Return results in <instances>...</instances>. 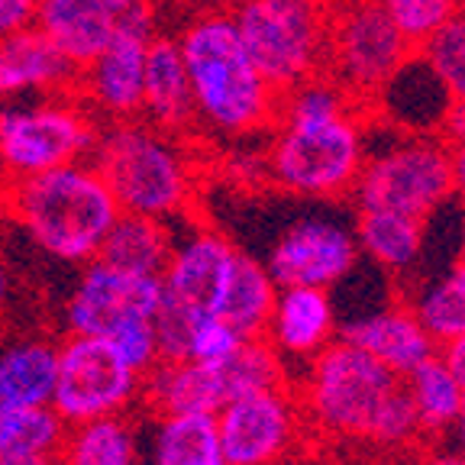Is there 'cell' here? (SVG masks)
I'll return each instance as SVG.
<instances>
[{
  "label": "cell",
  "instance_id": "obj_7",
  "mask_svg": "<svg viewBox=\"0 0 465 465\" xmlns=\"http://www.w3.org/2000/svg\"><path fill=\"white\" fill-rule=\"evenodd\" d=\"M230 14L249 58L278 94L327 72V0H246Z\"/></svg>",
  "mask_w": 465,
  "mask_h": 465
},
{
  "label": "cell",
  "instance_id": "obj_3",
  "mask_svg": "<svg viewBox=\"0 0 465 465\" xmlns=\"http://www.w3.org/2000/svg\"><path fill=\"white\" fill-rule=\"evenodd\" d=\"M301 404L320 430L333 436L371 440L378 446L420 440L404 375L340 336L307 362Z\"/></svg>",
  "mask_w": 465,
  "mask_h": 465
},
{
  "label": "cell",
  "instance_id": "obj_30",
  "mask_svg": "<svg viewBox=\"0 0 465 465\" xmlns=\"http://www.w3.org/2000/svg\"><path fill=\"white\" fill-rule=\"evenodd\" d=\"M411 307L427 327V333L436 340V346L465 333V259H459L450 272L423 284Z\"/></svg>",
  "mask_w": 465,
  "mask_h": 465
},
{
  "label": "cell",
  "instance_id": "obj_44",
  "mask_svg": "<svg viewBox=\"0 0 465 465\" xmlns=\"http://www.w3.org/2000/svg\"><path fill=\"white\" fill-rule=\"evenodd\" d=\"M330 7H336V4H349V0H327Z\"/></svg>",
  "mask_w": 465,
  "mask_h": 465
},
{
  "label": "cell",
  "instance_id": "obj_36",
  "mask_svg": "<svg viewBox=\"0 0 465 465\" xmlns=\"http://www.w3.org/2000/svg\"><path fill=\"white\" fill-rule=\"evenodd\" d=\"M39 0H0V36L36 23Z\"/></svg>",
  "mask_w": 465,
  "mask_h": 465
},
{
  "label": "cell",
  "instance_id": "obj_4",
  "mask_svg": "<svg viewBox=\"0 0 465 465\" xmlns=\"http://www.w3.org/2000/svg\"><path fill=\"white\" fill-rule=\"evenodd\" d=\"M0 211L52 259H97L120 203L91 162H68L49 172L0 182Z\"/></svg>",
  "mask_w": 465,
  "mask_h": 465
},
{
  "label": "cell",
  "instance_id": "obj_13",
  "mask_svg": "<svg viewBox=\"0 0 465 465\" xmlns=\"http://www.w3.org/2000/svg\"><path fill=\"white\" fill-rule=\"evenodd\" d=\"M213 427L226 465H275L294 443L298 404L288 388L240 394L223 401Z\"/></svg>",
  "mask_w": 465,
  "mask_h": 465
},
{
  "label": "cell",
  "instance_id": "obj_11",
  "mask_svg": "<svg viewBox=\"0 0 465 465\" xmlns=\"http://www.w3.org/2000/svg\"><path fill=\"white\" fill-rule=\"evenodd\" d=\"M33 26L81 72L114 39H153L155 0H39Z\"/></svg>",
  "mask_w": 465,
  "mask_h": 465
},
{
  "label": "cell",
  "instance_id": "obj_17",
  "mask_svg": "<svg viewBox=\"0 0 465 465\" xmlns=\"http://www.w3.org/2000/svg\"><path fill=\"white\" fill-rule=\"evenodd\" d=\"M74 84L78 68L36 26L0 36V104L68 94Z\"/></svg>",
  "mask_w": 465,
  "mask_h": 465
},
{
  "label": "cell",
  "instance_id": "obj_33",
  "mask_svg": "<svg viewBox=\"0 0 465 465\" xmlns=\"http://www.w3.org/2000/svg\"><path fill=\"white\" fill-rule=\"evenodd\" d=\"M378 4L414 49H420L436 29L462 10L459 0H378Z\"/></svg>",
  "mask_w": 465,
  "mask_h": 465
},
{
  "label": "cell",
  "instance_id": "obj_5",
  "mask_svg": "<svg viewBox=\"0 0 465 465\" xmlns=\"http://www.w3.org/2000/svg\"><path fill=\"white\" fill-rule=\"evenodd\" d=\"M91 165L101 172L124 213L174 220L194 201V162L178 133L143 116L101 126Z\"/></svg>",
  "mask_w": 465,
  "mask_h": 465
},
{
  "label": "cell",
  "instance_id": "obj_31",
  "mask_svg": "<svg viewBox=\"0 0 465 465\" xmlns=\"http://www.w3.org/2000/svg\"><path fill=\"white\" fill-rule=\"evenodd\" d=\"M65 440V423L49 404L43 407H0V456H58Z\"/></svg>",
  "mask_w": 465,
  "mask_h": 465
},
{
  "label": "cell",
  "instance_id": "obj_20",
  "mask_svg": "<svg viewBox=\"0 0 465 465\" xmlns=\"http://www.w3.org/2000/svg\"><path fill=\"white\" fill-rule=\"evenodd\" d=\"M139 398L159 417H213L223 407L226 388L220 378V365L194 362V359H159L143 375Z\"/></svg>",
  "mask_w": 465,
  "mask_h": 465
},
{
  "label": "cell",
  "instance_id": "obj_1",
  "mask_svg": "<svg viewBox=\"0 0 465 465\" xmlns=\"http://www.w3.org/2000/svg\"><path fill=\"white\" fill-rule=\"evenodd\" d=\"M365 107L327 72L301 81L278 97L272 143L262 168L275 188L298 197H349L365 165Z\"/></svg>",
  "mask_w": 465,
  "mask_h": 465
},
{
  "label": "cell",
  "instance_id": "obj_29",
  "mask_svg": "<svg viewBox=\"0 0 465 465\" xmlns=\"http://www.w3.org/2000/svg\"><path fill=\"white\" fill-rule=\"evenodd\" d=\"M226 401L252 391H272V388H288V371L284 359L265 336H249L230 356L220 362Z\"/></svg>",
  "mask_w": 465,
  "mask_h": 465
},
{
  "label": "cell",
  "instance_id": "obj_43",
  "mask_svg": "<svg viewBox=\"0 0 465 465\" xmlns=\"http://www.w3.org/2000/svg\"><path fill=\"white\" fill-rule=\"evenodd\" d=\"M7 291H10V272H7V262L0 259V304L7 301Z\"/></svg>",
  "mask_w": 465,
  "mask_h": 465
},
{
  "label": "cell",
  "instance_id": "obj_38",
  "mask_svg": "<svg viewBox=\"0 0 465 465\" xmlns=\"http://www.w3.org/2000/svg\"><path fill=\"white\" fill-rule=\"evenodd\" d=\"M440 356H443L446 362H450V369L465 381V333H459L456 340L443 342V346H440Z\"/></svg>",
  "mask_w": 465,
  "mask_h": 465
},
{
  "label": "cell",
  "instance_id": "obj_28",
  "mask_svg": "<svg viewBox=\"0 0 465 465\" xmlns=\"http://www.w3.org/2000/svg\"><path fill=\"white\" fill-rule=\"evenodd\" d=\"M149 465H226L213 417H159L149 446Z\"/></svg>",
  "mask_w": 465,
  "mask_h": 465
},
{
  "label": "cell",
  "instance_id": "obj_21",
  "mask_svg": "<svg viewBox=\"0 0 465 465\" xmlns=\"http://www.w3.org/2000/svg\"><path fill=\"white\" fill-rule=\"evenodd\" d=\"M143 120L178 136L194 126V104H191L182 49H178V39L165 33H155L145 45Z\"/></svg>",
  "mask_w": 465,
  "mask_h": 465
},
{
  "label": "cell",
  "instance_id": "obj_19",
  "mask_svg": "<svg viewBox=\"0 0 465 465\" xmlns=\"http://www.w3.org/2000/svg\"><path fill=\"white\" fill-rule=\"evenodd\" d=\"M340 340L365 349L369 356L385 362L398 375H407L440 349L433 336L427 333V327L417 320L411 304H388L381 311L349 320V323H342Z\"/></svg>",
  "mask_w": 465,
  "mask_h": 465
},
{
  "label": "cell",
  "instance_id": "obj_14",
  "mask_svg": "<svg viewBox=\"0 0 465 465\" xmlns=\"http://www.w3.org/2000/svg\"><path fill=\"white\" fill-rule=\"evenodd\" d=\"M162 304V278L114 269L107 262H84L68 298V330L84 336H110L130 320L153 317Z\"/></svg>",
  "mask_w": 465,
  "mask_h": 465
},
{
  "label": "cell",
  "instance_id": "obj_32",
  "mask_svg": "<svg viewBox=\"0 0 465 465\" xmlns=\"http://www.w3.org/2000/svg\"><path fill=\"white\" fill-rule=\"evenodd\" d=\"M417 55L446 87L452 101H465V7L436 29L417 49Z\"/></svg>",
  "mask_w": 465,
  "mask_h": 465
},
{
  "label": "cell",
  "instance_id": "obj_15",
  "mask_svg": "<svg viewBox=\"0 0 465 465\" xmlns=\"http://www.w3.org/2000/svg\"><path fill=\"white\" fill-rule=\"evenodd\" d=\"M240 249L223 232L197 226L184 240H174L162 269V301L188 317H211L220 311Z\"/></svg>",
  "mask_w": 465,
  "mask_h": 465
},
{
  "label": "cell",
  "instance_id": "obj_18",
  "mask_svg": "<svg viewBox=\"0 0 465 465\" xmlns=\"http://www.w3.org/2000/svg\"><path fill=\"white\" fill-rule=\"evenodd\" d=\"M336 336H340V320H336L333 294L327 288H307V284L278 288L265 340L282 352V359L311 362Z\"/></svg>",
  "mask_w": 465,
  "mask_h": 465
},
{
  "label": "cell",
  "instance_id": "obj_41",
  "mask_svg": "<svg viewBox=\"0 0 465 465\" xmlns=\"http://www.w3.org/2000/svg\"><path fill=\"white\" fill-rule=\"evenodd\" d=\"M188 4H194L197 10H236L246 0H188Z\"/></svg>",
  "mask_w": 465,
  "mask_h": 465
},
{
  "label": "cell",
  "instance_id": "obj_35",
  "mask_svg": "<svg viewBox=\"0 0 465 465\" xmlns=\"http://www.w3.org/2000/svg\"><path fill=\"white\" fill-rule=\"evenodd\" d=\"M240 342H242V336L236 333L223 317H217V313H211V317H197L194 327H191L188 356L184 359L220 365L226 356H230L232 349L240 346Z\"/></svg>",
  "mask_w": 465,
  "mask_h": 465
},
{
  "label": "cell",
  "instance_id": "obj_12",
  "mask_svg": "<svg viewBox=\"0 0 465 465\" xmlns=\"http://www.w3.org/2000/svg\"><path fill=\"white\" fill-rule=\"evenodd\" d=\"M356 230L340 217H301L284 226L265 255V269L278 288H336L359 265Z\"/></svg>",
  "mask_w": 465,
  "mask_h": 465
},
{
  "label": "cell",
  "instance_id": "obj_39",
  "mask_svg": "<svg viewBox=\"0 0 465 465\" xmlns=\"http://www.w3.org/2000/svg\"><path fill=\"white\" fill-rule=\"evenodd\" d=\"M414 465H465V456L459 450H430Z\"/></svg>",
  "mask_w": 465,
  "mask_h": 465
},
{
  "label": "cell",
  "instance_id": "obj_25",
  "mask_svg": "<svg viewBox=\"0 0 465 465\" xmlns=\"http://www.w3.org/2000/svg\"><path fill=\"white\" fill-rule=\"evenodd\" d=\"M278 284L272 282L265 262L252 259L249 252H236L230 284L223 291L217 317H223L242 340L249 336H265L272 307H275Z\"/></svg>",
  "mask_w": 465,
  "mask_h": 465
},
{
  "label": "cell",
  "instance_id": "obj_6",
  "mask_svg": "<svg viewBox=\"0 0 465 465\" xmlns=\"http://www.w3.org/2000/svg\"><path fill=\"white\" fill-rule=\"evenodd\" d=\"M356 211H391L430 220L456 197L450 153L436 133H391L385 143L365 145V165L349 191Z\"/></svg>",
  "mask_w": 465,
  "mask_h": 465
},
{
  "label": "cell",
  "instance_id": "obj_16",
  "mask_svg": "<svg viewBox=\"0 0 465 465\" xmlns=\"http://www.w3.org/2000/svg\"><path fill=\"white\" fill-rule=\"evenodd\" d=\"M145 45L149 39H114L78 72L74 94L107 124L143 116Z\"/></svg>",
  "mask_w": 465,
  "mask_h": 465
},
{
  "label": "cell",
  "instance_id": "obj_9",
  "mask_svg": "<svg viewBox=\"0 0 465 465\" xmlns=\"http://www.w3.org/2000/svg\"><path fill=\"white\" fill-rule=\"evenodd\" d=\"M414 52L378 0H349L330 14L327 74L359 107L369 110Z\"/></svg>",
  "mask_w": 465,
  "mask_h": 465
},
{
  "label": "cell",
  "instance_id": "obj_42",
  "mask_svg": "<svg viewBox=\"0 0 465 465\" xmlns=\"http://www.w3.org/2000/svg\"><path fill=\"white\" fill-rule=\"evenodd\" d=\"M452 436H456V450L465 456V385H462V407H459L456 427H452Z\"/></svg>",
  "mask_w": 465,
  "mask_h": 465
},
{
  "label": "cell",
  "instance_id": "obj_46",
  "mask_svg": "<svg viewBox=\"0 0 465 465\" xmlns=\"http://www.w3.org/2000/svg\"><path fill=\"white\" fill-rule=\"evenodd\" d=\"M133 465H149V462H139V459H136V462H133Z\"/></svg>",
  "mask_w": 465,
  "mask_h": 465
},
{
  "label": "cell",
  "instance_id": "obj_37",
  "mask_svg": "<svg viewBox=\"0 0 465 465\" xmlns=\"http://www.w3.org/2000/svg\"><path fill=\"white\" fill-rule=\"evenodd\" d=\"M446 153H450V172H452V188L459 197H465V133L462 136L443 139Z\"/></svg>",
  "mask_w": 465,
  "mask_h": 465
},
{
  "label": "cell",
  "instance_id": "obj_45",
  "mask_svg": "<svg viewBox=\"0 0 465 465\" xmlns=\"http://www.w3.org/2000/svg\"><path fill=\"white\" fill-rule=\"evenodd\" d=\"M462 259H465V236H462Z\"/></svg>",
  "mask_w": 465,
  "mask_h": 465
},
{
  "label": "cell",
  "instance_id": "obj_22",
  "mask_svg": "<svg viewBox=\"0 0 465 465\" xmlns=\"http://www.w3.org/2000/svg\"><path fill=\"white\" fill-rule=\"evenodd\" d=\"M172 220L120 211V217L114 220L101 249H97V259L114 265V269L136 272V275H162L168 255H172Z\"/></svg>",
  "mask_w": 465,
  "mask_h": 465
},
{
  "label": "cell",
  "instance_id": "obj_8",
  "mask_svg": "<svg viewBox=\"0 0 465 465\" xmlns=\"http://www.w3.org/2000/svg\"><path fill=\"white\" fill-rule=\"evenodd\" d=\"M97 116L74 91L0 104V182L91 159Z\"/></svg>",
  "mask_w": 465,
  "mask_h": 465
},
{
  "label": "cell",
  "instance_id": "obj_47",
  "mask_svg": "<svg viewBox=\"0 0 465 465\" xmlns=\"http://www.w3.org/2000/svg\"><path fill=\"white\" fill-rule=\"evenodd\" d=\"M459 4H462V7H465V0H459Z\"/></svg>",
  "mask_w": 465,
  "mask_h": 465
},
{
  "label": "cell",
  "instance_id": "obj_24",
  "mask_svg": "<svg viewBox=\"0 0 465 465\" xmlns=\"http://www.w3.org/2000/svg\"><path fill=\"white\" fill-rule=\"evenodd\" d=\"M462 385L465 381L450 369V362L440 356V349H436L430 359H423L417 369L407 371L404 388H407L411 404H414L420 436L440 440V436L452 433L459 407H462Z\"/></svg>",
  "mask_w": 465,
  "mask_h": 465
},
{
  "label": "cell",
  "instance_id": "obj_27",
  "mask_svg": "<svg viewBox=\"0 0 465 465\" xmlns=\"http://www.w3.org/2000/svg\"><path fill=\"white\" fill-rule=\"evenodd\" d=\"M55 388V346L16 342L0 352V407H43Z\"/></svg>",
  "mask_w": 465,
  "mask_h": 465
},
{
  "label": "cell",
  "instance_id": "obj_26",
  "mask_svg": "<svg viewBox=\"0 0 465 465\" xmlns=\"http://www.w3.org/2000/svg\"><path fill=\"white\" fill-rule=\"evenodd\" d=\"M139 459V436L124 414L97 417L65 427L55 465H133Z\"/></svg>",
  "mask_w": 465,
  "mask_h": 465
},
{
  "label": "cell",
  "instance_id": "obj_23",
  "mask_svg": "<svg viewBox=\"0 0 465 465\" xmlns=\"http://www.w3.org/2000/svg\"><path fill=\"white\" fill-rule=\"evenodd\" d=\"M356 242L359 252L369 255L381 272H411L420 262L427 242V220L404 217L391 211H356Z\"/></svg>",
  "mask_w": 465,
  "mask_h": 465
},
{
  "label": "cell",
  "instance_id": "obj_34",
  "mask_svg": "<svg viewBox=\"0 0 465 465\" xmlns=\"http://www.w3.org/2000/svg\"><path fill=\"white\" fill-rule=\"evenodd\" d=\"M104 340L114 346V352L136 371L139 378L159 362V336H155V320L153 317H139L130 320L124 327H116L110 336Z\"/></svg>",
  "mask_w": 465,
  "mask_h": 465
},
{
  "label": "cell",
  "instance_id": "obj_2",
  "mask_svg": "<svg viewBox=\"0 0 465 465\" xmlns=\"http://www.w3.org/2000/svg\"><path fill=\"white\" fill-rule=\"evenodd\" d=\"M174 39L188 72L194 126L223 139L275 126L282 94L249 58L230 10H197Z\"/></svg>",
  "mask_w": 465,
  "mask_h": 465
},
{
  "label": "cell",
  "instance_id": "obj_10",
  "mask_svg": "<svg viewBox=\"0 0 465 465\" xmlns=\"http://www.w3.org/2000/svg\"><path fill=\"white\" fill-rule=\"evenodd\" d=\"M143 378L116 356L104 336L72 333L55 349V388L49 407L65 427L124 414L139 398Z\"/></svg>",
  "mask_w": 465,
  "mask_h": 465
},
{
  "label": "cell",
  "instance_id": "obj_40",
  "mask_svg": "<svg viewBox=\"0 0 465 465\" xmlns=\"http://www.w3.org/2000/svg\"><path fill=\"white\" fill-rule=\"evenodd\" d=\"M0 465H55L52 456H23V452H14V456H0Z\"/></svg>",
  "mask_w": 465,
  "mask_h": 465
}]
</instances>
